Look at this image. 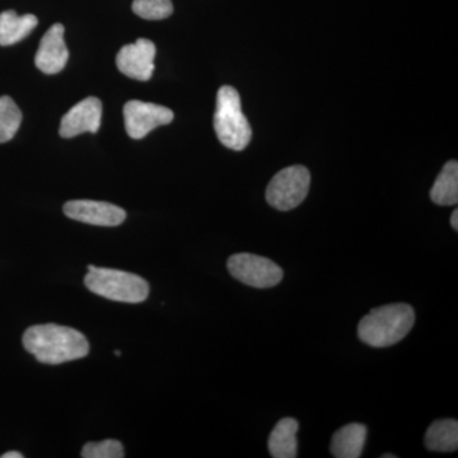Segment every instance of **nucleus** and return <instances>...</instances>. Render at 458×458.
Listing matches in <instances>:
<instances>
[{"label": "nucleus", "mask_w": 458, "mask_h": 458, "mask_svg": "<svg viewBox=\"0 0 458 458\" xmlns=\"http://www.w3.org/2000/svg\"><path fill=\"white\" fill-rule=\"evenodd\" d=\"M22 342L26 351L45 364L82 360L89 352V344L82 333L55 324L36 325L27 328Z\"/></svg>", "instance_id": "f257e3e1"}, {"label": "nucleus", "mask_w": 458, "mask_h": 458, "mask_svg": "<svg viewBox=\"0 0 458 458\" xmlns=\"http://www.w3.org/2000/svg\"><path fill=\"white\" fill-rule=\"evenodd\" d=\"M414 324L415 312L410 304H386L360 319L358 336L373 348H387L408 335Z\"/></svg>", "instance_id": "f03ea898"}, {"label": "nucleus", "mask_w": 458, "mask_h": 458, "mask_svg": "<svg viewBox=\"0 0 458 458\" xmlns=\"http://www.w3.org/2000/svg\"><path fill=\"white\" fill-rule=\"evenodd\" d=\"M84 284L92 293L123 303H141L149 295L147 280L128 271L89 265Z\"/></svg>", "instance_id": "7ed1b4c3"}, {"label": "nucleus", "mask_w": 458, "mask_h": 458, "mask_svg": "<svg viewBox=\"0 0 458 458\" xmlns=\"http://www.w3.org/2000/svg\"><path fill=\"white\" fill-rule=\"evenodd\" d=\"M214 129L223 146L243 150L252 138L251 126L241 106L240 93L233 87L223 86L216 95Z\"/></svg>", "instance_id": "20e7f679"}, {"label": "nucleus", "mask_w": 458, "mask_h": 458, "mask_svg": "<svg viewBox=\"0 0 458 458\" xmlns=\"http://www.w3.org/2000/svg\"><path fill=\"white\" fill-rule=\"evenodd\" d=\"M311 185V174L303 165H291L278 172L267 189V201L274 209L288 212L303 203Z\"/></svg>", "instance_id": "39448f33"}, {"label": "nucleus", "mask_w": 458, "mask_h": 458, "mask_svg": "<svg viewBox=\"0 0 458 458\" xmlns=\"http://www.w3.org/2000/svg\"><path fill=\"white\" fill-rule=\"evenodd\" d=\"M227 267L238 282L258 289L273 288L284 276L282 267L270 259L247 252L232 255L228 259Z\"/></svg>", "instance_id": "423d86ee"}, {"label": "nucleus", "mask_w": 458, "mask_h": 458, "mask_svg": "<svg viewBox=\"0 0 458 458\" xmlns=\"http://www.w3.org/2000/svg\"><path fill=\"white\" fill-rule=\"evenodd\" d=\"M174 117L170 108L149 102L129 101L123 106L125 129L132 140H143L158 126L172 123Z\"/></svg>", "instance_id": "0eeeda50"}, {"label": "nucleus", "mask_w": 458, "mask_h": 458, "mask_svg": "<svg viewBox=\"0 0 458 458\" xmlns=\"http://www.w3.org/2000/svg\"><path fill=\"white\" fill-rule=\"evenodd\" d=\"M156 45L147 38L126 45L116 56L119 71L132 80L147 82L155 72Z\"/></svg>", "instance_id": "6e6552de"}, {"label": "nucleus", "mask_w": 458, "mask_h": 458, "mask_svg": "<svg viewBox=\"0 0 458 458\" xmlns=\"http://www.w3.org/2000/svg\"><path fill=\"white\" fill-rule=\"evenodd\" d=\"M63 210L68 218L99 227H117L126 219L125 210L105 201L72 200Z\"/></svg>", "instance_id": "1a4fd4ad"}, {"label": "nucleus", "mask_w": 458, "mask_h": 458, "mask_svg": "<svg viewBox=\"0 0 458 458\" xmlns=\"http://www.w3.org/2000/svg\"><path fill=\"white\" fill-rule=\"evenodd\" d=\"M102 104L98 98H87L63 116L60 137L69 140L83 132H98L101 126Z\"/></svg>", "instance_id": "9d476101"}, {"label": "nucleus", "mask_w": 458, "mask_h": 458, "mask_svg": "<svg viewBox=\"0 0 458 458\" xmlns=\"http://www.w3.org/2000/svg\"><path fill=\"white\" fill-rule=\"evenodd\" d=\"M65 29L62 23L51 26L41 38L35 64L45 74H57L65 68L69 51L64 40Z\"/></svg>", "instance_id": "9b49d317"}, {"label": "nucleus", "mask_w": 458, "mask_h": 458, "mask_svg": "<svg viewBox=\"0 0 458 458\" xmlns=\"http://www.w3.org/2000/svg\"><path fill=\"white\" fill-rule=\"evenodd\" d=\"M367 433V427L360 423H351L340 428L331 439V454L335 458L361 457Z\"/></svg>", "instance_id": "f8f14e48"}, {"label": "nucleus", "mask_w": 458, "mask_h": 458, "mask_svg": "<svg viewBox=\"0 0 458 458\" xmlns=\"http://www.w3.org/2000/svg\"><path fill=\"white\" fill-rule=\"evenodd\" d=\"M300 424L293 418H284L276 423L270 433V456L274 458H295L298 456L297 433Z\"/></svg>", "instance_id": "ddd939ff"}, {"label": "nucleus", "mask_w": 458, "mask_h": 458, "mask_svg": "<svg viewBox=\"0 0 458 458\" xmlns=\"http://www.w3.org/2000/svg\"><path fill=\"white\" fill-rule=\"evenodd\" d=\"M38 17L33 14L18 16L14 11L0 13V47H11L26 38L38 26Z\"/></svg>", "instance_id": "4468645a"}, {"label": "nucleus", "mask_w": 458, "mask_h": 458, "mask_svg": "<svg viewBox=\"0 0 458 458\" xmlns=\"http://www.w3.org/2000/svg\"><path fill=\"white\" fill-rule=\"evenodd\" d=\"M426 447L433 452H454L458 448V423L454 419L434 421L428 428Z\"/></svg>", "instance_id": "2eb2a0df"}, {"label": "nucleus", "mask_w": 458, "mask_h": 458, "mask_svg": "<svg viewBox=\"0 0 458 458\" xmlns=\"http://www.w3.org/2000/svg\"><path fill=\"white\" fill-rule=\"evenodd\" d=\"M430 199L434 204L441 207H451L458 203V164L457 161H450L437 177Z\"/></svg>", "instance_id": "dca6fc26"}, {"label": "nucleus", "mask_w": 458, "mask_h": 458, "mask_svg": "<svg viewBox=\"0 0 458 458\" xmlns=\"http://www.w3.org/2000/svg\"><path fill=\"white\" fill-rule=\"evenodd\" d=\"M22 123V113L9 96L0 98V144L13 140Z\"/></svg>", "instance_id": "f3484780"}, {"label": "nucleus", "mask_w": 458, "mask_h": 458, "mask_svg": "<svg viewBox=\"0 0 458 458\" xmlns=\"http://www.w3.org/2000/svg\"><path fill=\"white\" fill-rule=\"evenodd\" d=\"M132 12L148 21H159L174 13L172 0H134Z\"/></svg>", "instance_id": "a211bd4d"}, {"label": "nucleus", "mask_w": 458, "mask_h": 458, "mask_svg": "<svg viewBox=\"0 0 458 458\" xmlns=\"http://www.w3.org/2000/svg\"><path fill=\"white\" fill-rule=\"evenodd\" d=\"M81 456L83 458H123V447L122 443L114 439L102 442H89L82 448Z\"/></svg>", "instance_id": "6ab92c4d"}, {"label": "nucleus", "mask_w": 458, "mask_h": 458, "mask_svg": "<svg viewBox=\"0 0 458 458\" xmlns=\"http://www.w3.org/2000/svg\"><path fill=\"white\" fill-rule=\"evenodd\" d=\"M451 225L454 231H458V210L454 209L451 216Z\"/></svg>", "instance_id": "aec40b11"}, {"label": "nucleus", "mask_w": 458, "mask_h": 458, "mask_svg": "<svg viewBox=\"0 0 458 458\" xmlns=\"http://www.w3.org/2000/svg\"><path fill=\"white\" fill-rule=\"evenodd\" d=\"M2 458H23V454L20 452H7V454H3Z\"/></svg>", "instance_id": "412c9836"}, {"label": "nucleus", "mask_w": 458, "mask_h": 458, "mask_svg": "<svg viewBox=\"0 0 458 458\" xmlns=\"http://www.w3.org/2000/svg\"><path fill=\"white\" fill-rule=\"evenodd\" d=\"M384 458H396V456H394V454H384V456H382Z\"/></svg>", "instance_id": "4be33fe9"}, {"label": "nucleus", "mask_w": 458, "mask_h": 458, "mask_svg": "<svg viewBox=\"0 0 458 458\" xmlns=\"http://www.w3.org/2000/svg\"><path fill=\"white\" fill-rule=\"evenodd\" d=\"M114 355H116V357H120V355H122V352H120V351H114Z\"/></svg>", "instance_id": "5701e85b"}]
</instances>
